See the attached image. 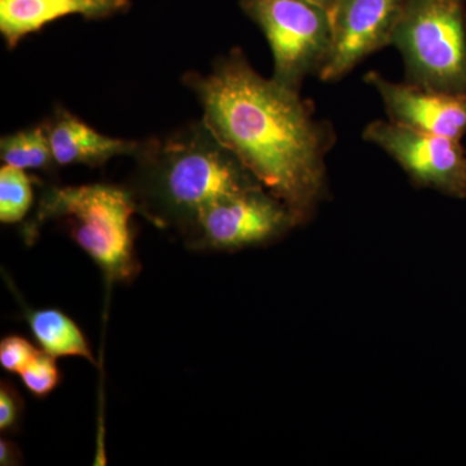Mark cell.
<instances>
[{"label":"cell","instance_id":"1","mask_svg":"<svg viewBox=\"0 0 466 466\" xmlns=\"http://www.w3.org/2000/svg\"><path fill=\"white\" fill-rule=\"evenodd\" d=\"M191 85L218 142L294 217L302 214L320 192L330 137L299 90L263 78L238 52Z\"/></svg>","mask_w":466,"mask_h":466},{"label":"cell","instance_id":"2","mask_svg":"<svg viewBox=\"0 0 466 466\" xmlns=\"http://www.w3.org/2000/svg\"><path fill=\"white\" fill-rule=\"evenodd\" d=\"M140 153L162 220L193 227L208 208L260 186L204 122L165 143L142 147Z\"/></svg>","mask_w":466,"mask_h":466},{"label":"cell","instance_id":"3","mask_svg":"<svg viewBox=\"0 0 466 466\" xmlns=\"http://www.w3.org/2000/svg\"><path fill=\"white\" fill-rule=\"evenodd\" d=\"M135 211L133 196L119 187H58L43 195L33 228L47 219L63 220L73 240L100 267L108 284L125 283L140 271L131 229Z\"/></svg>","mask_w":466,"mask_h":466},{"label":"cell","instance_id":"4","mask_svg":"<svg viewBox=\"0 0 466 466\" xmlns=\"http://www.w3.org/2000/svg\"><path fill=\"white\" fill-rule=\"evenodd\" d=\"M390 45L413 85L466 95L464 0H401Z\"/></svg>","mask_w":466,"mask_h":466},{"label":"cell","instance_id":"5","mask_svg":"<svg viewBox=\"0 0 466 466\" xmlns=\"http://www.w3.org/2000/svg\"><path fill=\"white\" fill-rule=\"evenodd\" d=\"M241 5L265 33L276 81L299 90L306 76L319 75L332 47L328 9L308 0H241Z\"/></svg>","mask_w":466,"mask_h":466},{"label":"cell","instance_id":"6","mask_svg":"<svg viewBox=\"0 0 466 466\" xmlns=\"http://www.w3.org/2000/svg\"><path fill=\"white\" fill-rule=\"evenodd\" d=\"M364 139L386 150L417 182L455 195L466 192V157L460 140L391 119L368 125Z\"/></svg>","mask_w":466,"mask_h":466},{"label":"cell","instance_id":"7","mask_svg":"<svg viewBox=\"0 0 466 466\" xmlns=\"http://www.w3.org/2000/svg\"><path fill=\"white\" fill-rule=\"evenodd\" d=\"M294 219L283 202L269 198L258 186L208 208L192 229L202 247L238 249L274 238Z\"/></svg>","mask_w":466,"mask_h":466},{"label":"cell","instance_id":"8","mask_svg":"<svg viewBox=\"0 0 466 466\" xmlns=\"http://www.w3.org/2000/svg\"><path fill=\"white\" fill-rule=\"evenodd\" d=\"M401 0H336L330 9L332 47L319 72L336 81L368 55L390 45Z\"/></svg>","mask_w":466,"mask_h":466},{"label":"cell","instance_id":"9","mask_svg":"<svg viewBox=\"0 0 466 466\" xmlns=\"http://www.w3.org/2000/svg\"><path fill=\"white\" fill-rule=\"evenodd\" d=\"M366 81L381 95L391 121L451 139L466 134V95L395 84L375 72Z\"/></svg>","mask_w":466,"mask_h":466},{"label":"cell","instance_id":"10","mask_svg":"<svg viewBox=\"0 0 466 466\" xmlns=\"http://www.w3.org/2000/svg\"><path fill=\"white\" fill-rule=\"evenodd\" d=\"M130 0H0V32L9 48L58 18L78 15L88 20L128 11Z\"/></svg>","mask_w":466,"mask_h":466},{"label":"cell","instance_id":"11","mask_svg":"<svg viewBox=\"0 0 466 466\" xmlns=\"http://www.w3.org/2000/svg\"><path fill=\"white\" fill-rule=\"evenodd\" d=\"M46 126L57 165L100 167L116 156L137 155L142 149L140 144L97 133L64 109Z\"/></svg>","mask_w":466,"mask_h":466},{"label":"cell","instance_id":"12","mask_svg":"<svg viewBox=\"0 0 466 466\" xmlns=\"http://www.w3.org/2000/svg\"><path fill=\"white\" fill-rule=\"evenodd\" d=\"M30 330L43 351L55 358H84L95 364L94 354L84 332L60 309H46L27 312Z\"/></svg>","mask_w":466,"mask_h":466},{"label":"cell","instance_id":"13","mask_svg":"<svg viewBox=\"0 0 466 466\" xmlns=\"http://www.w3.org/2000/svg\"><path fill=\"white\" fill-rule=\"evenodd\" d=\"M0 158L21 170H48L55 162L47 126L7 135L0 140Z\"/></svg>","mask_w":466,"mask_h":466},{"label":"cell","instance_id":"14","mask_svg":"<svg viewBox=\"0 0 466 466\" xmlns=\"http://www.w3.org/2000/svg\"><path fill=\"white\" fill-rule=\"evenodd\" d=\"M32 179L25 170L3 165L0 168V222L15 225L33 205Z\"/></svg>","mask_w":466,"mask_h":466},{"label":"cell","instance_id":"15","mask_svg":"<svg viewBox=\"0 0 466 466\" xmlns=\"http://www.w3.org/2000/svg\"><path fill=\"white\" fill-rule=\"evenodd\" d=\"M56 359L41 350L20 373L21 381L34 397L46 398L60 385L61 373Z\"/></svg>","mask_w":466,"mask_h":466},{"label":"cell","instance_id":"16","mask_svg":"<svg viewBox=\"0 0 466 466\" xmlns=\"http://www.w3.org/2000/svg\"><path fill=\"white\" fill-rule=\"evenodd\" d=\"M41 350L21 336H7L0 342V366L9 373L20 375Z\"/></svg>","mask_w":466,"mask_h":466},{"label":"cell","instance_id":"17","mask_svg":"<svg viewBox=\"0 0 466 466\" xmlns=\"http://www.w3.org/2000/svg\"><path fill=\"white\" fill-rule=\"evenodd\" d=\"M21 412H23V404L17 391L8 385L7 382H2L0 386V431H9L20 421Z\"/></svg>","mask_w":466,"mask_h":466},{"label":"cell","instance_id":"18","mask_svg":"<svg viewBox=\"0 0 466 466\" xmlns=\"http://www.w3.org/2000/svg\"><path fill=\"white\" fill-rule=\"evenodd\" d=\"M18 452L16 446L7 440L0 441V465L9 466L16 465L18 462Z\"/></svg>","mask_w":466,"mask_h":466},{"label":"cell","instance_id":"19","mask_svg":"<svg viewBox=\"0 0 466 466\" xmlns=\"http://www.w3.org/2000/svg\"><path fill=\"white\" fill-rule=\"evenodd\" d=\"M308 2H311L314 3V5H320V7L328 9V11L330 12V9L333 8L336 0H308Z\"/></svg>","mask_w":466,"mask_h":466}]
</instances>
